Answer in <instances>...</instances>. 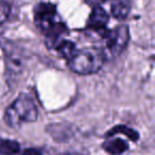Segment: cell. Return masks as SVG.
Here are the masks:
<instances>
[{
    "instance_id": "6da1fadb",
    "label": "cell",
    "mask_w": 155,
    "mask_h": 155,
    "mask_svg": "<svg viewBox=\"0 0 155 155\" xmlns=\"http://www.w3.org/2000/svg\"><path fill=\"white\" fill-rule=\"evenodd\" d=\"M105 52L101 48L88 47L78 50L68 61V66L78 74H93L102 68L105 62Z\"/></svg>"
},
{
    "instance_id": "7a4b0ae2",
    "label": "cell",
    "mask_w": 155,
    "mask_h": 155,
    "mask_svg": "<svg viewBox=\"0 0 155 155\" xmlns=\"http://www.w3.org/2000/svg\"><path fill=\"white\" fill-rule=\"evenodd\" d=\"M38 117L35 102L27 95L17 97L5 110V122L11 127H19L24 123L34 122Z\"/></svg>"
},
{
    "instance_id": "3957f363",
    "label": "cell",
    "mask_w": 155,
    "mask_h": 155,
    "mask_svg": "<svg viewBox=\"0 0 155 155\" xmlns=\"http://www.w3.org/2000/svg\"><path fill=\"white\" fill-rule=\"evenodd\" d=\"M104 39H105L106 50H107L110 58H116L124 51L127 44H129V28L124 25H121V26L115 28L113 31L108 30Z\"/></svg>"
},
{
    "instance_id": "277c9868",
    "label": "cell",
    "mask_w": 155,
    "mask_h": 155,
    "mask_svg": "<svg viewBox=\"0 0 155 155\" xmlns=\"http://www.w3.org/2000/svg\"><path fill=\"white\" fill-rule=\"evenodd\" d=\"M56 7L50 2H41L34 9V21L45 34L56 24Z\"/></svg>"
},
{
    "instance_id": "5b68a950",
    "label": "cell",
    "mask_w": 155,
    "mask_h": 155,
    "mask_svg": "<svg viewBox=\"0 0 155 155\" xmlns=\"http://www.w3.org/2000/svg\"><path fill=\"white\" fill-rule=\"evenodd\" d=\"M108 22V15L100 5H95L93 8L89 18L87 20V28L91 30L97 31L102 37H105L108 30L106 29V25Z\"/></svg>"
},
{
    "instance_id": "8992f818",
    "label": "cell",
    "mask_w": 155,
    "mask_h": 155,
    "mask_svg": "<svg viewBox=\"0 0 155 155\" xmlns=\"http://www.w3.org/2000/svg\"><path fill=\"white\" fill-rule=\"evenodd\" d=\"M104 151L110 155H121L129 149V144L121 138H112L107 139L103 144Z\"/></svg>"
},
{
    "instance_id": "52a82bcc",
    "label": "cell",
    "mask_w": 155,
    "mask_h": 155,
    "mask_svg": "<svg viewBox=\"0 0 155 155\" xmlns=\"http://www.w3.org/2000/svg\"><path fill=\"white\" fill-rule=\"evenodd\" d=\"M110 12L116 19H125L131 12V2L129 0H115L110 5Z\"/></svg>"
},
{
    "instance_id": "ba28073f",
    "label": "cell",
    "mask_w": 155,
    "mask_h": 155,
    "mask_svg": "<svg viewBox=\"0 0 155 155\" xmlns=\"http://www.w3.org/2000/svg\"><path fill=\"white\" fill-rule=\"evenodd\" d=\"M56 51L60 53V55L62 58H64L65 60L69 61L73 55L75 54V52L78 51L75 44L72 43L71 41H67V39H63L58 46L55 48Z\"/></svg>"
},
{
    "instance_id": "9c48e42d",
    "label": "cell",
    "mask_w": 155,
    "mask_h": 155,
    "mask_svg": "<svg viewBox=\"0 0 155 155\" xmlns=\"http://www.w3.org/2000/svg\"><path fill=\"white\" fill-rule=\"evenodd\" d=\"M19 150L20 144L17 141L0 138V155H15Z\"/></svg>"
},
{
    "instance_id": "30bf717a",
    "label": "cell",
    "mask_w": 155,
    "mask_h": 155,
    "mask_svg": "<svg viewBox=\"0 0 155 155\" xmlns=\"http://www.w3.org/2000/svg\"><path fill=\"white\" fill-rule=\"evenodd\" d=\"M118 133H122L123 135L127 136V137L131 140H133V141H136V140L139 138V134H138L135 130L130 129L127 125H117V127H113V129L110 130V132L106 134V136L110 137V136L115 135V134H118Z\"/></svg>"
},
{
    "instance_id": "8fae6325",
    "label": "cell",
    "mask_w": 155,
    "mask_h": 155,
    "mask_svg": "<svg viewBox=\"0 0 155 155\" xmlns=\"http://www.w3.org/2000/svg\"><path fill=\"white\" fill-rule=\"evenodd\" d=\"M11 13V7L8 2L0 0V25L3 24L9 18Z\"/></svg>"
},
{
    "instance_id": "7c38bea8",
    "label": "cell",
    "mask_w": 155,
    "mask_h": 155,
    "mask_svg": "<svg viewBox=\"0 0 155 155\" xmlns=\"http://www.w3.org/2000/svg\"><path fill=\"white\" fill-rule=\"evenodd\" d=\"M21 155H43L41 152L37 149H34V148H31V149H27L22 152Z\"/></svg>"
},
{
    "instance_id": "4fadbf2b",
    "label": "cell",
    "mask_w": 155,
    "mask_h": 155,
    "mask_svg": "<svg viewBox=\"0 0 155 155\" xmlns=\"http://www.w3.org/2000/svg\"><path fill=\"white\" fill-rule=\"evenodd\" d=\"M60 155H82L80 153H74V152H68V153H63V154H60Z\"/></svg>"
}]
</instances>
